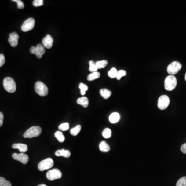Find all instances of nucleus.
I'll list each match as a JSON object with an SVG mask.
<instances>
[{
	"label": "nucleus",
	"instance_id": "f257e3e1",
	"mask_svg": "<svg viewBox=\"0 0 186 186\" xmlns=\"http://www.w3.org/2000/svg\"><path fill=\"white\" fill-rule=\"evenodd\" d=\"M3 86L5 90L10 93L15 92L17 89L15 81L10 77L5 78L4 79Z\"/></svg>",
	"mask_w": 186,
	"mask_h": 186
},
{
	"label": "nucleus",
	"instance_id": "f03ea898",
	"mask_svg": "<svg viewBox=\"0 0 186 186\" xmlns=\"http://www.w3.org/2000/svg\"><path fill=\"white\" fill-rule=\"evenodd\" d=\"M177 83V79L174 75H168L164 81V88L168 91H173L176 87Z\"/></svg>",
	"mask_w": 186,
	"mask_h": 186
},
{
	"label": "nucleus",
	"instance_id": "7ed1b4c3",
	"mask_svg": "<svg viewBox=\"0 0 186 186\" xmlns=\"http://www.w3.org/2000/svg\"><path fill=\"white\" fill-rule=\"evenodd\" d=\"M42 133V129L39 126H33L25 131L24 137L25 138H33L37 137Z\"/></svg>",
	"mask_w": 186,
	"mask_h": 186
},
{
	"label": "nucleus",
	"instance_id": "20e7f679",
	"mask_svg": "<svg viewBox=\"0 0 186 186\" xmlns=\"http://www.w3.org/2000/svg\"><path fill=\"white\" fill-rule=\"evenodd\" d=\"M35 91L37 94L41 96H45L48 94V89L44 83L37 81L35 84Z\"/></svg>",
	"mask_w": 186,
	"mask_h": 186
},
{
	"label": "nucleus",
	"instance_id": "39448f33",
	"mask_svg": "<svg viewBox=\"0 0 186 186\" xmlns=\"http://www.w3.org/2000/svg\"><path fill=\"white\" fill-rule=\"evenodd\" d=\"M181 67L182 66L180 62L175 61L169 65L167 67V72L170 75H174L180 71Z\"/></svg>",
	"mask_w": 186,
	"mask_h": 186
},
{
	"label": "nucleus",
	"instance_id": "423d86ee",
	"mask_svg": "<svg viewBox=\"0 0 186 186\" xmlns=\"http://www.w3.org/2000/svg\"><path fill=\"white\" fill-rule=\"evenodd\" d=\"M30 52L32 54H35L38 59H41L42 55L45 53V47L42 44H38L36 47L33 46L31 48Z\"/></svg>",
	"mask_w": 186,
	"mask_h": 186
},
{
	"label": "nucleus",
	"instance_id": "0eeeda50",
	"mask_svg": "<svg viewBox=\"0 0 186 186\" xmlns=\"http://www.w3.org/2000/svg\"><path fill=\"white\" fill-rule=\"evenodd\" d=\"M54 166V161L52 158H48L41 161L38 165V168L40 171H44L49 169Z\"/></svg>",
	"mask_w": 186,
	"mask_h": 186
},
{
	"label": "nucleus",
	"instance_id": "6e6552de",
	"mask_svg": "<svg viewBox=\"0 0 186 186\" xmlns=\"http://www.w3.org/2000/svg\"><path fill=\"white\" fill-rule=\"evenodd\" d=\"M62 173L61 171L57 169H53L49 170L46 174L47 179L50 181H54V180L60 179L62 177Z\"/></svg>",
	"mask_w": 186,
	"mask_h": 186
},
{
	"label": "nucleus",
	"instance_id": "1a4fd4ad",
	"mask_svg": "<svg viewBox=\"0 0 186 186\" xmlns=\"http://www.w3.org/2000/svg\"><path fill=\"white\" fill-rule=\"evenodd\" d=\"M170 104V99L168 96L162 95L159 98L158 101V107L161 110H165Z\"/></svg>",
	"mask_w": 186,
	"mask_h": 186
},
{
	"label": "nucleus",
	"instance_id": "9d476101",
	"mask_svg": "<svg viewBox=\"0 0 186 186\" xmlns=\"http://www.w3.org/2000/svg\"><path fill=\"white\" fill-rule=\"evenodd\" d=\"M35 21L33 18H30L24 22L21 26V30L23 32H28L29 31L32 30L35 26Z\"/></svg>",
	"mask_w": 186,
	"mask_h": 186
},
{
	"label": "nucleus",
	"instance_id": "9b49d317",
	"mask_svg": "<svg viewBox=\"0 0 186 186\" xmlns=\"http://www.w3.org/2000/svg\"><path fill=\"white\" fill-rule=\"evenodd\" d=\"M12 157L13 159L20 161V162L24 164H27L29 160V156L24 153H20V154L13 153V154L12 155Z\"/></svg>",
	"mask_w": 186,
	"mask_h": 186
},
{
	"label": "nucleus",
	"instance_id": "f8f14e48",
	"mask_svg": "<svg viewBox=\"0 0 186 186\" xmlns=\"http://www.w3.org/2000/svg\"><path fill=\"white\" fill-rule=\"evenodd\" d=\"M19 38L18 34L16 32H13L9 34V42L12 47H16L18 45Z\"/></svg>",
	"mask_w": 186,
	"mask_h": 186
},
{
	"label": "nucleus",
	"instance_id": "ddd939ff",
	"mask_svg": "<svg viewBox=\"0 0 186 186\" xmlns=\"http://www.w3.org/2000/svg\"><path fill=\"white\" fill-rule=\"evenodd\" d=\"M53 42V39L50 35H47L42 40V45L47 49H50L52 48Z\"/></svg>",
	"mask_w": 186,
	"mask_h": 186
},
{
	"label": "nucleus",
	"instance_id": "4468645a",
	"mask_svg": "<svg viewBox=\"0 0 186 186\" xmlns=\"http://www.w3.org/2000/svg\"><path fill=\"white\" fill-rule=\"evenodd\" d=\"M12 148L14 149H18L20 153H24L28 150V147L27 144L22 143H16L12 145Z\"/></svg>",
	"mask_w": 186,
	"mask_h": 186
},
{
	"label": "nucleus",
	"instance_id": "2eb2a0df",
	"mask_svg": "<svg viewBox=\"0 0 186 186\" xmlns=\"http://www.w3.org/2000/svg\"><path fill=\"white\" fill-rule=\"evenodd\" d=\"M55 155L57 157H64L65 158H69L71 155V151L69 150L64 149H59L56 151Z\"/></svg>",
	"mask_w": 186,
	"mask_h": 186
},
{
	"label": "nucleus",
	"instance_id": "dca6fc26",
	"mask_svg": "<svg viewBox=\"0 0 186 186\" xmlns=\"http://www.w3.org/2000/svg\"><path fill=\"white\" fill-rule=\"evenodd\" d=\"M120 119V115L117 112H114L109 116V121L112 124H115Z\"/></svg>",
	"mask_w": 186,
	"mask_h": 186
},
{
	"label": "nucleus",
	"instance_id": "f3484780",
	"mask_svg": "<svg viewBox=\"0 0 186 186\" xmlns=\"http://www.w3.org/2000/svg\"><path fill=\"white\" fill-rule=\"evenodd\" d=\"M78 104H80L83 107L87 108L89 106V99L86 97L79 98L77 101Z\"/></svg>",
	"mask_w": 186,
	"mask_h": 186
},
{
	"label": "nucleus",
	"instance_id": "a211bd4d",
	"mask_svg": "<svg viewBox=\"0 0 186 186\" xmlns=\"http://www.w3.org/2000/svg\"><path fill=\"white\" fill-rule=\"evenodd\" d=\"M99 149L102 152L107 153L110 150V148L107 143L105 141H102L99 144Z\"/></svg>",
	"mask_w": 186,
	"mask_h": 186
},
{
	"label": "nucleus",
	"instance_id": "6ab92c4d",
	"mask_svg": "<svg viewBox=\"0 0 186 186\" xmlns=\"http://www.w3.org/2000/svg\"><path fill=\"white\" fill-rule=\"evenodd\" d=\"M100 94L104 98L108 99L112 95V92L108 89H101L100 91Z\"/></svg>",
	"mask_w": 186,
	"mask_h": 186
},
{
	"label": "nucleus",
	"instance_id": "aec40b11",
	"mask_svg": "<svg viewBox=\"0 0 186 186\" xmlns=\"http://www.w3.org/2000/svg\"><path fill=\"white\" fill-rule=\"evenodd\" d=\"M100 77V74L98 71H96V72H92L89 74L87 76V80L89 81H92L96 79H98Z\"/></svg>",
	"mask_w": 186,
	"mask_h": 186
},
{
	"label": "nucleus",
	"instance_id": "412c9836",
	"mask_svg": "<svg viewBox=\"0 0 186 186\" xmlns=\"http://www.w3.org/2000/svg\"><path fill=\"white\" fill-rule=\"evenodd\" d=\"M55 137L57 139V140L60 142L62 143L64 142L65 140V137H64V135L63 134L62 131H57L56 133H55Z\"/></svg>",
	"mask_w": 186,
	"mask_h": 186
},
{
	"label": "nucleus",
	"instance_id": "4be33fe9",
	"mask_svg": "<svg viewBox=\"0 0 186 186\" xmlns=\"http://www.w3.org/2000/svg\"><path fill=\"white\" fill-rule=\"evenodd\" d=\"M95 63L98 69L104 68L107 65L108 61L106 60H100V61H97V62H96Z\"/></svg>",
	"mask_w": 186,
	"mask_h": 186
},
{
	"label": "nucleus",
	"instance_id": "5701e85b",
	"mask_svg": "<svg viewBox=\"0 0 186 186\" xmlns=\"http://www.w3.org/2000/svg\"><path fill=\"white\" fill-rule=\"evenodd\" d=\"M81 129V126L80 125H77V126H75V127L71 129L70 133L72 136H76L80 133Z\"/></svg>",
	"mask_w": 186,
	"mask_h": 186
},
{
	"label": "nucleus",
	"instance_id": "b1692460",
	"mask_svg": "<svg viewBox=\"0 0 186 186\" xmlns=\"http://www.w3.org/2000/svg\"><path fill=\"white\" fill-rule=\"evenodd\" d=\"M111 136H112V131L110 128H107L103 131L102 136L105 139H109L110 137H111Z\"/></svg>",
	"mask_w": 186,
	"mask_h": 186
},
{
	"label": "nucleus",
	"instance_id": "393cba45",
	"mask_svg": "<svg viewBox=\"0 0 186 186\" xmlns=\"http://www.w3.org/2000/svg\"><path fill=\"white\" fill-rule=\"evenodd\" d=\"M79 88L80 89L81 95L82 96L86 94V92L88 90V86L86 84L81 83L79 84Z\"/></svg>",
	"mask_w": 186,
	"mask_h": 186
},
{
	"label": "nucleus",
	"instance_id": "a878e982",
	"mask_svg": "<svg viewBox=\"0 0 186 186\" xmlns=\"http://www.w3.org/2000/svg\"><path fill=\"white\" fill-rule=\"evenodd\" d=\"M89 71H91L92 72L97 71V67L96 65V63L94 61H93V60L89 61Z\"/></svg>",
	"mask_w": 186,
	"mask_h": 186
},
{
	"label": "nucleus",
	"instance_id": "bb28decb",
	"mask_svg": "<svg viewBox=\"0 0 186 186\" xmlns=\"http://www.w3.org/2000/svg\"><path fill=\"white\" fill-rule=\"evenodd\" d=\"M118 72V71H117V69H116L115 68H112L111 69V70L108 72V75H109V77L113 79V78H116Z\"/></svg>",
	"mask_w": 186,
	"mask_h": 186
},
{
	"label": "nucleus",
	"instance_id": "cd10ccee",
	"mask_svg": "<svg viewBox=\"0 0 186 186\" xmlns=\"http://www.w3.org/2000/svg\"><path fill=\"white\" fill-rule=\"evenodd\" d=\"M0 186H12L10 181H7L5 178L0 177Z\"/></svg>",
	"mask_w": 186,
	"mask_h": 186
},
{
	"label": "nucleus",
	"instance_id": "c85d7f7f",
	"mask_svg": "<svg viewBox=\"0 0 186 186\" xmlns=\"http://www.w3.org/2000/svg\"><path fill=\"white\" fill-rule=\"evenodd\" d=\"M176 186H186V177L181 178L176 183Z\"/></svg>",
	"mask_w": 186,
	"mask_h": 186
},
{
	"label": "nucleus",
	"instance_id": "c756f323",
	"mask_svg": "<svg viewBox=\"0 0 186 186\" xmlns=\"http://www.w3.org/2000/svg\"><path fill=\"white\" fill-rule=\"evenodd\" d=\"M69 128V125L67 122L62 124L59 127V130H60L61 131H64L68 130Z\"/></svg>",
	"mask_w": 186,
	"mask_h": 186
},
{
	"label": "nucleus",
	"instance_id": "7c9ffc66",
	"mask_svg": "<svg viewBox=\"0 0 186 186\" xmlns=\"http://www.w3.org/2000/svg\"><path fill=\"white\" fill-rule=\"evenodd\" d=\"M126 75V71L124 70H120L118 71L117 76H116V79H118V80H119L122 77Z\"/></svg>",
	"mask_w": 186,
	"mask_h": 186
},
{
	"label": "nucleus",
	"instance_id": "2f4dec72",
	"mask_svg": "<svg viewBox=\"0 0 186 186\" xmlns=\"http://www.w3.org/2000/svg\"><path fill=\"white\" fill-rule=\"evenodd\" d=\"M33 5L34 7L41 6L44 5L43 0H34L33 2Z\"/></svg>",
	"mask_w": 186,
	"mask_h": 186
},
{
	"label": "nucleus",
	"instance_id": "473e14b6",
	"mask_svg": "<svg viewBox=\"0 0 186 186\" xmlns=\"http://www.w3.org/2000/svg\"><path fill=\"white\" fill-rule=\"evenodd\" d=\"M13 1L17 3L19 9H23L24 7V4L21 0H13Z\"/></svg>",
	"mask_w": 186,
	"mask_h": 186
},
{
	"label": "nucleus",
	"instance_id": "72a5a7b5",
	"mask_svg": "<svg viewBox=\"0 0 186 186\" xmlns=\"http://www.w3.org/2000/svg\"><path fill=\"white\" fill-rule=\"evenodd\" d=\"M5 57L3 54H0V67H2L5 64Z\"/></svg>",
	"mask_w": 186,
	"mask_h": 186
},
{
	"label": "nucleus",
	"instance_id": "f704fd0d",
	"mask_svg": "<svg viewBox=\"0 0 186 186\" xmlns=\"http://www.w3.org/2000/svg\"><path fill=\"white\" fill-rule=\"evenodd\" d=\"M4 121V114L3 113L0 112V127L3 125Z\"/></svg>",
	"mask_w": 186,
	"mask_h": 186
},
{
	"label": "nucleus",
	"instance_id": "c9c22d12",
	"mask_svg": "<svg viewBox=\"0 0 186 186\" xmlns=\"http://www.w3.org/2000/svg\"><path fill=\"white\" fill-rule=\"evenodd\" d=\"M181 151H182L184 154H186V143L181 145Z\"/></svg>",
	"mask_w": 186,
	"mask_h": 186
},
{
	"label": "nucleus",
	"instance_id": "e433bc0d",
	"mask_svg": "<svg viewBox=\"0 0 186 186\" xmlns=\"http://www.w3.org/2000/svg\"><path fill=\"white\" fill-rule=\"evenodd\" d=\"M38 186H46V184H39V185H38Z\"/></svg>",
	"mask_w": 186,
	"mask_h": 186
},
{
	"label": "nucleus",
	"instance_id": "4c0bfd02",
	"mask_svg": "<svg viewBox=\"0 0 186 186\" xmlns=\"http://www.w3.org/2000/svg\"><path fill=\"white\" fill-rule=\"evenodd\" d=\"M184 79H185V80H186V75H185V77H184Z\"/></svg>",
	"mask_w": 186,
	"mask_h": 186
}]
</instances>
